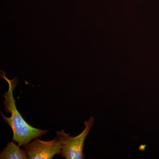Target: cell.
Here are the masks:
<instances>
[{
	"label": "cell",
	"instance_id": "3957f363",
	"mask_svg": "<svg viewBox=\"0 0 159 159\" xmlns=\"http://www.w3.org/2000/svg\"><path fill=\"white\" fill-rule=\"evenodd\" d=\"M60 142L56 137L52 141H43L39 139L33 140L25 145V149L29 159H52L61 152Z\"/></svg>",
	"mask_w": 159,
	"mask_h": 159
},
{
	"label": "cell",
	"instance_id": "277c9868",
	"mask_svg": "<svg viewBox=\"0 0 159 159\" xmlns=\"http://www.w3.org/2000/svg\"><path fill=\"white\" fill-rule=\"evenodd\" d=\"M8 142L7 146L3 148L0 155L1 159H26L28 156L25 149H21L20 146L14 142Z\"/></svg>",
	"mask_w": 159,
	"mask_h": 159
},
{
	"label": "cell",
	"instance_id": "7a4b0ae2",
	"mask_svg": "<svg viewBox=\"0 0 159 159\" xmlns=\"http://www.w3.org/2000/svg\"><path fill=\"white\" fill-rule=\"evenodd\" d=\"M94 123V118L91 117L88 121H84L85 128L82 132L75 137H71L70 134L65 132L64 129L55 132L56 137L61 145V157L66 159H83L84 141Z\"/></svg>",
	"mask_w": 159,
	"mask_h": 159
},
{
	"label": "cell",
	"instance_id": "6da1fadb",
	"mask_svg": "<svg viewBox=\"0 0 159 159\" xmlns=\"http://www.w3.org/2000/svg\"><path fill=\"white\" fill-rule=\"evenodd\" d=\"M1 77L8 82L9 89L5 92L3 97L5 98L3 104L6 112L11 114L9 117H6L1 112L2 116L6 123L11 127L13 132V140L17 142L19 146H25L33 139L45 134L48 130L34 128L29 125L22 116L16 106V100L13 96V91L18 82L17 78L14 77L9 80L6 73L1 70Z\"/></svg>",
	"mask_w": 159,
	"mask_h": 159
}]
</instances>
